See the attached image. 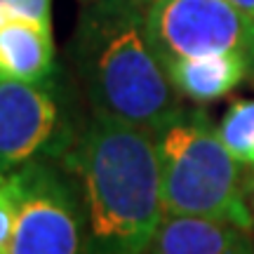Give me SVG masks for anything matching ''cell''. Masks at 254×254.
Instances as JSON below:
<instances>
[{
  "mask_svg": "<svg viewBox=\"0 0 254 254\" xmlns=\"http://www.w3.org/2000/svg\"><path fill=\"white\" fill-rule=\"evenodd\" d=\"M19 207L7 254H85V212L68 177L45 160L14 170Z\"/></svg>",
  "mask_w": 254,
  "mask_h": 254,
  "instance_id": "cell-5",
  "label": "cell"
},
{
  "mask_svg": "<svg viewBox=\"0 0 254 254\" xmlns=\"http://www.w3.org/2000/svg\"><path fill=\"white\" fill-rule=\"evenodd\" d=\"M80 182L85 254H146L165 217L155 129L92 113L64 153Z\"/></svg>",
  "mask_w": 254,
  "mask_h": 254,
  "instance_id": "cell-1",
  "label": "cell"
},
{
  "mask_svg": "<svg viewBox=\"0 0 254 254\" xmlns=\"http://www.w3.org/2000/svg\"><path fill=\"white\" fill-rule=\"evenodd\" d=\"M82 2H92V0H82Z\"/></svg>",
  "mask_w": 254,
  "mask_h": 254,
  "instance_id": "cell-16",
  "label": "cell"
},
{
  "mask_svg": "<svg viewBox=\"0 0 254 254\" xmlns=\"http://www.w3.org/2000/svg\"><path fill=\"white\" fill-rule=\"evenodd\" d=\"M17 19L52 26V0H0V26Z\"/></svg>",
  "mask_w": 254,
  "mask_h": 254,
  "instance_id": "cell-12",
  "label": "cell"
},
{
  "mask_svg": "<svg viewBox=\"0 0 254 254\" xmlns=\"http://www.w3.org/2000/svg\"><path fill=\"white\" fill-rule=\"evenodd\" d=\"M71 57L94 113L160 129L184 109L151 45L139 0L85 2Z\"/></svg>",
  "mask_w": 254,
  "mask_h": 254,
  "instance_id": "cell-2",
  "label": "cell"
},
{
  "mask_svg": "<svg viewBox=\"0 0 254 254\" xmlns=\"http://www.w3.org/2000/svg\"><path fill=\"white\" fill-rule=\"evenodd\" d=\"M19 207L17 172H0V254H7Z\"/></svg>",
  "mask_w": 254,
  "mask_h": 254,
  "instance_id": "cell-11",
  "label": "cell"
},
{
  "mask_svg": "<svg viewBox=\"0 0 254 254\" xmlns=\"http://www.w3.org/2000/svg\"><path fill=\"white\" fill-rule=\"evenodd\" d=\"M139 2H141V5H148V2H153V0H139Z\"/></svg>",
  "mask_w": 254,
  "mask_h": 254,
  "instance_id": "cell-15",
  "label": "cell"
},
{
  "mask_svg": "<svg viewBox=\"0 0 254 254\" xmlns=\"http://www.w3.org/2000/svg\"><path fill=\"white\" fill-rule=\"evenodd\" d=\"M228 2H233L238 9H243L250 17H254V0H228Z\"/></svg>",
  "mask_w": 254,
  "mask_h": 254,
  "instance_id": "cell-13",
  "label": "cell"
},
{
  "mask_svg": "<svg viewBox=\"0 0 254 254\" xmlns=\"http://www.w3.org/2000/svg\"><path fill=\"white\" fill-rule=\"evenodd\" d=\"M146 254H254V240L231 221L165 214Z\"/></svg>",
  "mask_w": 254,
  "mask_h": 254,
  "instance_id": "cell-7",
  "label": "cell"
},
{
  "mask_svg": "<svg viewBox=\"0 0 254 254\" xmlns=\"http://www.w3.org/2000/svg\"><path fill=\"white\" fill-rule=\"evenodd\" d=\"M52 82L0 78V172L64 153L71 144Z\"/></svg>",
  "mask_w": 254,
  "mask_h": 254,
  "instance_id": "cell-6",
  "label": "cell"
},
{
  "mask_svg": "<svg viewBox=\"0 0 254 254\" xmlns=\"http://www.w3.org/2000/svg\"><path fill=\"white\" fill-rule=\"evenodd\" d=\"M250 205H252V212H254V179L250 182Z\"/></svg>",
  "mask_w": 254,
  "mask_h": 254,
  "instance_id": "cell-14",
  "label": "cell"
},
{
  "mask_svg": "<svg viewBox=\"0 0 254 254\" xmlns=\"http://www.w3.org/2000/svg\"><path fill=\"white\" fill-rule=\"evenodd\" d=\"M55 73L52 26L7 21L0 26V78L47 82Z\"/></svg>",
  "mask_w": 254,
  "mask_h": 254,
  "instance_id": "cell-9",
  "label": "cell"
},
{
  "mask_svg": "<svg viewBox=\"0 0 254 254\" xmlns=\"http://www.w3.org/2000/svg\"><path fill=\"white\" fill-rule=\"evenodd\" d=\"M165 71L174 90L195 104H212L224 99L250 75H254L252 64L243 55L233 52L174 59L165 64Z\"/></svg>",
  "mask_w": 254,
  "mask_h": 254,
  "instance_id": "cell-8",
  "label": "cell"
},
{
  "mask_svg": "<svg viewBox=\"0 0 254 254\" xmlns=\"http://www.w3.org/2000/svg\"><path fill=\"white\" fill-rule=\"evenodd\" d=\"M165 214H195L254 231L250 182L202 111L182 109L155 129Z\"/></svg>",
  "mask_w": 254,
  "mask_h": 254,
  "instance_id": "cell-3",
  "label": "cell"
},
{
  "mask_svg": "<svg viewBox=\"0 0 254 254\" xmlns=\"http://www.w3.org/2000/svg\"><path fill=\"white\" fill-rule=\"evenodd\" d=\"M146 31L160 62L243 55L254 68V17L228 0H153L144 5Z\"/></svg>",
  "mask_w": 254,
  "mask_h": 254,
  "instance_id": "cell-4",
  "label": "cell"
},
{
  "mask_svg": "<svg viewBox=\"0 0 254 254\" xmlns=\"http://www.w3.org/2000/svg\"><path fill=\"white\" fill-rule=\"evenodd\" d=\"M221 141L240 165L254 170V99H236L217 127Z\"/></svg>",
  "mask_w": 254,
  "mask_h": 254,
  "instance_id": "cell-10",
  "label": "cell"
}]
</instances>
